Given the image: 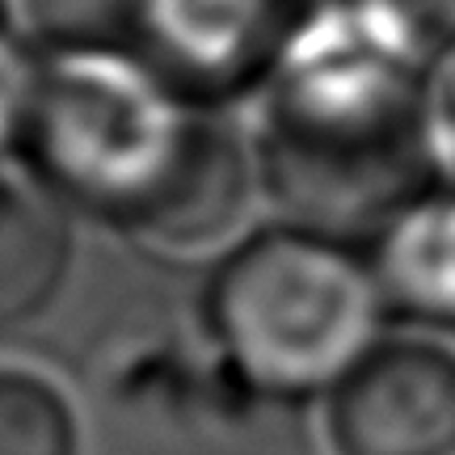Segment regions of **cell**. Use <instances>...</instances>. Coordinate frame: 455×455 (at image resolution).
<instances>
[{"mask_svg": "<svg viewBox=\"0 0 455 455\" xmlns=\"http://www.w3.org/2000/svg\"><path fill=\"white\" fill-rule=\"evenodd\" d=\"M198 316L224 371L270 405H321L388 329L367 253L283 220L212 261Z\"/></svg>", "mask_w": 455, "mask_h": 455, "instance_id": "7a4b0ae2", "label": "cell"}, {"mask_svg": "<svg viewBox=\"0 0 455 455\" xmlns=\"http://www.w3.org/2000/svg\"><path fill=\"white\" fill-rule=\"evenodd\" d=\"M426 72L355 0L308 4L253 98L266 212L355 244L426 190Z\"/></svg>", "mask_w": 455, "mask_h": 455, "instance_id": "6da1fadb", "label": "cell"}, {"mask_svg": "<svg viewBox=\"0 0 455 455\" xmlns=\"http://www.w3.org/2000/svg\"><path fill=\"white\" fill-rule=\"evenodd\" d=\"M304 9L291 0H148L135 60L190 110L258 98Z\"/></svg>", "mask_w": 455, "mask_h": 455, "instance_id": "5b68a950", "label": "cell"}, {"mask_svg": "<svg viewBox=\"0 0 455 455\" xmlns=\"http://www.w3.org/2000/svg\"><path fill=\"white\" fill-rule=\"evenodd\" d=\"M316 409L325 455H455V338L388 325Z\"/></svg>", "mask_w": 455, "mask_h": 455, "instance_id": "277c9868", "label": "cell"}, {"mask_svg": "<svg viewBox=\"0 0 455 455\" xmlns=\"http://www.w3.org/2000/svg\"><path fill=\"white\" fill-rule=\"evenodd\" d=\"M0 26H9V0H0Z\"/></svg>", "mask_w": 455, "mask_h": 455, "instance_id": "5bb4252c", "label": "cell"}, {"mask_svg": "<svg viewBox=\"0 0 455 455\" xmlns=\"http://www.w3.org/2000/svg\"><path fill=\"white\" fill-rule=\"evenodd\" d=\"M418 140H422L426 186L455 190V60L426 76Z\"/></svg>", "mask_w": 455, "mask_h": 455, "instance_id": "4fadbf2b", "label": "cell"}, {"mask_svg": "<svg viewBox=\"0 0 455 455\" xmlns=\"http://www.w3.org/2000/svg\"><path fill=\"white\" fill-rule=\"evenodd\" d=\"M396 325L455 338V190L426 186L363 244Z\"/></svg>", "mask_w": 455, "mask_h": 455, "instance_id": "ba28073f", "label": "cell"}, {"mask_svg": "<svg viewBox=\"0 0 455 455\" xmlns=\"http://www.w3.org/2000/svg\"><path fill=\"white\" fill-rule=\"evenodd\" d=\"M76 275V215L21 164H0V341L55 316Z\"/></svg>", "mask_w": 455, "mask_h": 455, "instance_id": "52a82bcc", "label": "cell"}, {"mask_svg": "<svg viewBox=\"0 0 455 455\" xmlns=\"http://www.w3.org/2000/svg\"><path fill=\"white\" fill-rule=\"evenodd\" d=\"M38 72H43V55L13 26H0V164L17 161Z\"/></svg>", "mask_w": 455, "mask_h": 455, "instance_id": "7c38bea8", "label": "cell"}, {"mask_svg": "<svg viewBox=\"0 0 455 455\" xmlns=\"http://www.w3.org/2000/svg\"><path fill=\"white\" fill-rule=\"evenodd\" d=\"M148 0H9L13 26L38 55H135Z\"/></svg>", "mask_w": 455, "mask_h": 455, "instance_id": "30bf717a", "label": "cell"}, {"mask_svg": "<svg viewBox=\"0 0 455 455\" xmlns=\"http://www.w3.org/2000/svg\"><path fill=\"white\" fill-rule=\"evenodd\" d=\"M84 413L64 379L0 358V455H84Z\"/></svg>", "mask_w": 455, "mask_h": 455, "instance_id": "9c48e42d", "label": "cell"}, {"mask_svg": "<svg viewBox=\"0 0 455 455\" xmlns=\"http://www.w3.org/2000/svg\"><path fill=\"white\" fill-rule=\"evenodd\" d=\"M426 68L455 60V0H355Z\"/></svg>", "mask_w": 455, "mask_h": 455, "instance_id": "8fae6325", "label": "cell"}, {"mask_svg": "<svg viewBox=\"0 0 455 455\" xmlns=\"http://www.w3.org/2000/svg\"><path fill=\"white\" fill-rule=\"evenodd\" d=\"M190 114L135 55H43L13 164L76 220L127 241L178 161Z\"/></svg>", "mask_w": 455, "mask_h": 455, "instance_id": "3957f363", "label": "cell"}, {"mask_svg": "<svg viewBox=\"0 0 455 455\" xmlns=\"http://www.w3.org/2000/svg\"><path fill=\"white\" fill-rule=\"evenodd\" d=\"M266 212V186L249 123L228 110H195L161 195L127 244L164 261H215L241 244Z\"/></svg>", "mask_w": 455, "mask_h": 455, "instance_id": "8992f818", "label": "cell"}]
</instances>
